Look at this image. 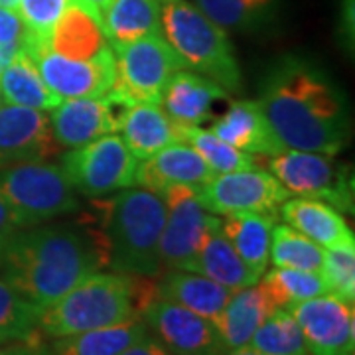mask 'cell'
Segmentation results:
<instances>
[{"mask_svg": "<svg viewBox=\"0 0 355 355\" xmlns=\"http://www.w3.org/2000/svg\"><path fill=\"white\" fill-rule=\"evenodd\" d=\"M50 91L60 99L103 97L114 87L116 65L113 50L93 60H69L50 48L30 55Z\"/></svg>", "mask_w": 355, "mask_h": 355, "instance_id": "obj_14", "label": "cell"}, {"mask_svg": "<svg viewBox=\"0 0 355 355\" xmlns=\"http://www.w3.org/2000/svg\"><path fill=\"white\" fill-rule=\"evenodd\" d=\"M121 355H174L172 352H168L162 343L158 342L154 336H146V338H142L140 342L132 343L128 349H125Z\"/></svg>", "mask_w": 355, "mask_h": 355, "instance_id": "obj_41", "label": "cell"}, {"mask_svg": "<svg viewBox=\"0 0 355 355\" xmlns=\"http://www.w3.org/2000/svg\"><path fill=\"white\" fill-rule=\"evenodd\" d=\"M223 355H266L261 354V352H257L253 349L251 345H243V347H235V349H227Z\"/></svg>", "mask_w": 355, "mask_h": 355, "instance_id": "obj_43", "label": "cell"}, {"mask_svg": "<svg viewBox=\"0 0 355 355\" xmlns=\"http://www.w3.org/2000/svg\"><path fill=\"white\" fill-rule=\"evenodd\" d=\"M304 336L308 355H354V302L322 294L288 310Z\"/></svg>", "mask_w": 355, "mask_h": 355, "instance_id": "obj_15", "label": "cell"}, {"mask_svg": "<svg viewBox=\"0 0 355 355\" xmlns=\"http://www.w3.org/2000/svg\"><path fill=\"white\" fill-rule=\"evenodd\" d=\"M69 4L71 0H18L16 12L20 14L26 30L22 50L28 55L48 48L51 32Z\"/></svg>", "mask_w": 355, "mask_h": 355, "instance_id": "obj_34", "label": "cell"}, {"mask_svg": "<svg viewBox=\"0 0 355 355\" xmlns=\"http://www.w3.org/2000/svg\"><path fill=\"white\" fill-rule=\"evenodd\" d=\"M277 219L266 214H235L221 217V233L243 263L261 279L270 261V237Z\"/></svg>", "mask_w": 355, "mask_h": 355, "instance_id": "obj_26", "label": "cell"}, {"mask_svg": "<svg viewBox=\"0 0 355 355\" xmlns=\"http://www.w3.org/2000/svg\"><path fill=\"white\" fill-rule=\"evenodd\" d=\"M156 296L176 302L216 324L227 304L231 291L198 272L168 268L156 280Z\"/></svg>", "mask_w": 355, "mask_h": 355, "instance_id": "obj_21", "label": "cell"}, {"mask_svg": "<svg viewBox=\"0 0 355 355\" xmlns=\"http://www.w3.org/2000/svg\"><path fill=\"white\" fill-rule=\"evenodd\" d=\"M0 6L10 8V10H16V8H18V0H0Z\"/></svg>", "mask_w": 355, "mask_h": 355, "instance_id": "obj_44", "label": "cell"}, {"mask_svg": "<svg viewBox=\"0 0 355 355\" xmlns=\"http://www.w3.org/2000/svg\"><path fill=\"white\" fill-rule=\"evenodd\" d=\"M0 91L6 105H18L50 113L60 99L50 91L40 76L34 60L20 50L0 69Z\"/></svg>", "mask_w": 355, "mask_h": 355, "instance_id": "obj_28", "label": "cell"}, {"mask_svg": "<svg viewBox=\"0 0 355 355\" xmlns=\"http://www.w3.org/2000/svg\"><path fill=\"white\" fill-rule=\"evenodd\" d=\"M48 48L69 60H93L111 50L99 22L73 2L58 20Z\"/></svg>", "mask_w": 355, "mask_h": 355, "instance_id": "obj_27", "label": "cell"}, {"mask_svg": "<svg viewBox=\"0 0 355 355\" xmlns=\"http://www.w3.org/2000/svg\"><path fill=\"white\" fill-rule=\"evenodd\" d=\"M99 227L93 231L103 265L121 275L158 279L164 272L158 253L166 223L162 198L142 188H127L99 203Z\"/></svg>", "mask_w": 355, "mask_h": 355, "instance_id": "obj_3", "label": "cell"}, {"mask_svg": "<svg viewBox=\"0 0 355 355\" xmlns=\"http://www.w3.org/2000/svg\"><path fill=\"white\" fill-rule=\"evenodd\" d=\"M103 266L93 227L40 223L14 233L0 261V277L42 312Z\"/></svg>", "mask_w": 355, "mask_h": 355, "instance_id": "obj_1", "label": "cell"}, {"mask_svg": "<svg viewBox=\"0 0 355 355\" xmlns=\"http://www.w3.org/2000/svg\"><path fill=\"white\" fill-rule=\"evenodd\" d=\"M272 4L275 0H196V6L225 32L253 28L268 16Z\"/></svg>", "mask_w": 355, "mask_h": 355, "instance_id": "obj_36", "label": "cell"}, {"mask_svg": "<svg viewBox=\"0 0 355 355\" xmlns=\"http://www.w3.org/2000/svg\"><path fill=\"white\" fill-rule=\"evenodd\" d=\"M227 97V91L196 71L180 69L170 77L160 99L162 111L178 128L200 127L211 116L214 103Z\"/></svg>", "mask_w": 355, "mask_h": 355, "instance_id": "obj_18", "label": "cell"}, {"mask_svg": "<svg viewBox=\"0 0 355 355\" xmlns=\"http://www.w3.org/2000/svg\"><path fill=\"white\" fill-rule=\"evenodd\" d=\"M0 355H58L51 345H46L42 338L34 336L28 340H16V342L0 343Z\"/></svg>", "mask_w": 355, "mask_h": 355, "instance_id": "obj_39", "label": "cell"}, {"mask_svg": "<svg viewBox=\"0 0 355 355\" xmlns=\"http://www.w3.org/2000/svg\"><path fill=\"white\" fill-rule=\"evenodd\" d=\"M270 263L282 268L320 272L324 263V247L310 241L291 225L275 223L270 237Z\"/></svg>", "mask_w": 355, "mask_h": 355, "instance_id": "obj_31", "label": "cell"}, {"mask_svg": "<svg viewBox=\"0 0 355 355\" xmlns=\"http://www.w3.org/2000/svg\"><path fill=\"white\" fill-rule=\"evenodd\" d=\"M166 205V223L160 237L162 268H182L190 261L203 239L219 227L221 217L205 211L196 198V190L188 186H172L160 193Z\"/></svg>", "mask_w": 355, "mask_h": 355, "instance_id": "obj_11", "label": "cell"}, {"mask_svg": "<svg viewBox=\"0 0 355 355\" xmlns=\"http://www.w3.org/2000/svg\"><path fill=\"white\" fill-rule=\"evenodd\" d=\"M4 105V99H2V91H0V107Z\"/></svg>", "mask_w": 355, "mask_h": 355, "instance_id": "obj_45", "label": "cell"}, {"mask_svg": "<svg viewBox=\"0 0 355 355\" xmlns=\"http://www.w3.org/2000/svg\"><path fill=\"white\" fill-rule=\"evenodd\" d=\"M182 130V142H188L196 153L203 158V162L214 170V174H227L237 170L257 168L253 154L241 153L235 146L227 144L209 128L188 127Z\"/></svg>", "mask_w": 355, "mask_h": 355, "instance_id": "obj_32", "label": "cell"}, {"mask_svg": "<svg viewBox=\"0 0 355 355\" xmlns=\"http://www.w3.org/2000/svg\"><path fill=\"white\" fill-rule=\"evenodd\" d=\"M58 148L50 114L6 103L0 107V168L26 160H48Z\"/></svg>", "mask_w": 355, "mask_h": 355, "instance_id": "obj_16", "label": "cell"}, {"mask_svg": "<svg viewBox=\"0 0 355 355\" xmlns=\"http://www.w3.org/2000/svg\"><path fill=\"white\" fill-rule=\"evenodd\" d=\"M162 36L190 71L227 93L241 87V71L227 32L186 0H162Z\"/></svg>", "mask_w": 355, "mask_h": 355, "instance_id": "obj_5", "label": "cell"}, {"mask_svg": "<svg viewBox=\"0 0 355 355\" xmlns=\"http://www.w3.org/2000/svg\"><path fill=\"white\" fill-rule=\"evenodd\" d=\"M209 130L241 153L277 156L286 150L272 132L259 101H233Z\"/></svg>", "mask_w": 355, "mask_h": 355, "instance_id": "obj_19", "label": "cell"}, {"mask_svg": "<svg viewBox=\"0 0 355 355\" xmlns=\"http://www.w3.org/2000/svg\"><path fill=\"white\" fill-rule=\"evenodd\" d=\"M132 103L111 89L103 97L64 99L50 111L53 140L60 148L73 150L121 128Z\"/></svg>", "mask_w": 355, "mask_h": 355, "instance_id": "obj_12", "label": "cell"}, {"mask_svg": "<svg viewBox=\"0 0 355 355\" xmlns=\"http://www.w3.org/2000/svg\"><path fill=\"white\" fill-rule=\"evenodd\" d=\"M261 286L275 310H291L292 306L304 300L328 294L326 282L320 272L282 266H275L272 270L265 272L261 277Z\"/></svg>", "mask_w": 355, "mask_h": 355, "instance_id": "obj_30", "label": "cell"}, {"mask_svg": "<svg viewBox=\"0 0 355 355\" xmlns=\"http://www.w3.org/2000/svg\"><path fill=\"white\" fill-rule=\"evenodd\" d=\"M153 280L97 270L40 312V334L55 340L140 318V310L156 296Z\"/></svg>", "mask_w": 355, "mask_h": 355, "instance_id": "obj_4", "label": "cell"}, {"mask_svg": "<svg viewBox=\"0 0 355 355\" xmlns=\"http://www.w3.org/2000/svg\"><path fill=\"white\" fill-rule=\"evenodd\" d=\"M119 130L123 132L121 139L139 162L174 142H182V130L168 119L162 107L154 103L130 105Z\"/></svg>", "mask_w": 355, "mask_h": 355, "instance_id": "obj_23", "label": "cell"}, {"mask_svg": "<svg viewBox=\"0 0 355 355\" xmlns=\"http://www.w3.org/2000/svg\"><path fill=\"white\" fill-rule=\"evenodd\" d=\"M279 214L286 225L296 229L324 249L355 245L354 231L347 225L342 211L331 207L330 203L294 198L280 205Z\"/></svg>", "mask_w": 355, "mask_h": 355, "instance_id": "obj_20", "label": "cell"}, {"mask_svg": "<svg viewBox=\"0 0 355 355\" xmlns=\"http://www.w3.org/2000/svg\"><path fill=\"white\" fill-rule=\"evenodd\" d=\"M73 4H77L79 8H83L89 16H93L99 26H101V18L105 10H107V6L111 4V0H71Z\"/></svg>", "mask_w": 355, "mask_h": 355, "instance_id": "obj_42", "label": "cell"}, {"mask_svg": "<svg viewBox=\"0 0 355 355\" xmlns=\"http://www.w3.org/2000/svg\"><path fill=\"white\" fill-rule=\"evenodd\" d=\"M60 166L77 193L107 198L135 186L139 160L128 150L125 140L113 132L65 153Z\"/></svg>", "mask_w": 355, "mask_h": 355, "instance_id": "obj_8", "label": "cell"}, {"mask_svg": "<svg viewBox=\"0 0 355 355\" xmlns=\"http://www.w3.org/2000/svg\"><path fill=\"white\" fill-rule=\"evenodd\" d=\"M182 270L203 275L231 292L239 291L243 286H251L261 280L243 263L241 257L225 239V235L221 233V223L203 239L198 253L182 266Z\"/></svg>", "mask_w": 355, "mask_h": 355, "instance_id": "obj_24", "label": "cell"}, {"mask_svg": "<svg viewBox=\"0 0 355 355\" xmlns=\"http://www.w3.org/2000/svg\"><path fill=\"white\" fill-rule=\"evenodd\" d=\"M111 48L146 36H162V0H111L101 18Z\"/></svg>", "mask_w": 355, "mask_h": 355, "instance_id": "obj_25", "label": "cell"}, {"mask_svg": "<svg viewBox=\"0 0 355 355\" xmlns=\"http://www.w3.org/2000/svg\"><path fill=\"white\" fill-rule=\"evenodd\" d=\"M261 109L286 150L338 154L347 139L343 103L314 67L284 62L265 83Z\"/></svg>", "mask_w": 355, "mask_h": 355, "instance_id": "obj_2", "label": "cell"}, {"mask_svg": "<svg viewBox=\"0 0 355 355\" xmlns=\"http://www.w3.org/2000/svg\"><path fill=\"white\" fill-rule=\"evenodd\" d=\"M214 170L203 162L200 154L188 142H174L146 160H140L135 174V186L160 196L172 186L202 188L211 178Z\"/></svg>", "mask_w": 355, "mask_h": 355, "instance_id": "obj_17", "label": "cell"}, {"mask_svg": "<svg viewBox=\"0 0 355 355\" xmlns=\"http://www.w3.org/2000/svg\"><path fill=\"white\" fill-rule=\"evenodd\" d=\"M20 227H18V223H16V219H14L10 205L6 203L4 196L0 193V261H2V254H4L6 245L10 243L12 235Z\"/></svg>", "mask_w": 355, "mask_h": 355, "instance_id": "obj_40", "label": "cell"}, {"mask_svg": "<svg viewBox=\"0 0 355 355\" xmlns=\"http://www.w3.org/2000/svg\"><path fill=\"white\" fill-rule=\"evenodd\" d=\"M288 191L266 170L251 168L227 174H216L196 190V198L205 211L217 217L235 214L275 216L288 200Z\"/></svg>", "mask_w": 355, "mask_h": 355, "instance_id": "obj_10", "label": "cell"}, {"mask_svg": "<svg viewBox=\"0 0 355 355\" xmlns=\"http://www.w3.org/2000/svg\"><path fill=\"white\" fill-rule=\"evenodd\" d=\"M249 345L266 355H308L300 326L288 310H275L254 331Z\"/></svg>", "mask_w": 355, "mask_h": 355, "instance_id": "obj_33", "label": "cell"}, {"mask_svg": "<svg viewBox=\"0 0 355 355\" xmlns=\"http://www.w3.org/2000/svg\"><path fill=\"white\" fill-rule=\"evenodd\" d=\"M270 174L296 198L330 203L338 211H354V178L334 154L282 150L268 160Z\"/></svg>", "mask_w": 355, "mask_h": 355, "instance_id": "obj_7", "label": "cell"}, {"mask_svg": "<svg viewBox=\"0 0 355 355\" xmlns=\"http://www.w3.org/2000/svg\"><path fill=\"white\" fill-rule=\"evenodd\" d=\"M26 30L22 18L16 10L0 6V46H16L22 48Z\"/></svg>", "mask_w": 355, "mask_h": 355, "instance_id": "obj_38", "label": "cell"}, {"mask_svg": "<svg viewBox=\"0 0 355 355\" xmlns=\"http://www.w3.org/2000/svg\"><path fill=\"white\" fill-rule=\"evenodd\" d=\"M320 275L326 282L328 294L343 302L355 300V245L324 249V263Z\"/></svg>", "mask_w": 355, "mask_h": 355, "instance_id": "obj_37", "label": "cell"}, {"mask_svg": "<svg viewBox=\"0 0 355 355\" xmlns=\"http://www.w3.org/2000/svg\"><path fill=\"white\" fill-rule=\"evenodd\" d=\"M275 312L261 282L243 286L231 292L221 316L217 318L216 328L225 349H235L249 345L253 334L266 318Z\"/></svg>", "mask_w": 355, "mask_h": 355, "instance_id": "obj_22", "label": "cell"}, {"mask_svg": "<svg viewBox=\"0 0 355 355\" xmlns=\"http://www.w3.org/2000/svg\"><path fill=\"white\" fill-rule=\"evenodd\" d=\"M148 334L146 324L140 318H135L116 326L55 338L51 349L58 355H121Z\"/></svg>", "mask_w": 355, "mask_h": 355, "instance_id": "obj_29", "label": "cell"}, {"mask_svg": "<svg viewBox=\"0 0 355 355\" xmlns=\"http://www.w3.org/2000/svg\"><path fill=\"white\" fill-rule=\"evenodd\" d=\"M111 50L116 65L113 89L132 105H160L170 77L180 69H186L184 62L164 36H146Z\"/></svg>", "mask_w": 355, "mask_h": 355, "instance_id": "obj_9", "label": "cell"}, {"mask_svg": "<svg viewBox=\"0 0 355 355\" xmlns=\"http://www.w3.org/2000/svg\"><path fill=\"white\" fill-rule=\"evenodd\" d=\"M0 193L26 229L79 209V198L64 168L50 160H26L0 168Z\"/></svg>", "mask_w": 355, "mask_h": 355, "instance_id": "obj_6", "label": "cell"}, {"mask_svg": "<svg viewBox=\"0 0 355 355\" xmlns=\"http://www.w3.org/2000/svg\"><path fill=\"white\" fill-rule=\"evenodd\" d=\"M140 320L150 336L174 355H223L227 352L214 322L160 296L144 304Z\"/></svg>", "mask_w": 355, "mask_h": 355, "instance_id": "obj_13", "label": "cell"}, {"mask_svg": "<svg viewBox=\"0 0 355 355\" xmlns=\"http://www.w3.org/2000/svg\"><path fill=\"white\" fill-rule=\"evenodd\" d=\"M40 310L0 277V343L38 336Z\"/></svg>", "mask_w": 355, "mask_h": 355, "instance_id": "obj_35", "label": "cell"}]
</instances>
